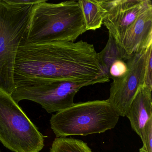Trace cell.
<instances>
[{"instance_id":"5","label":"cell","mask_w":152,"mask_h":152,"mask_svg":"<svg viewBox=\"0 0 152 152\" xmlns=\"http://www.w3.org/2000/svg\"><path fill=\"white\" fill-rule=\"evenodd\" d=\"M44 137L11 95L0 91V142L15 152H39Z\"/></svg>"},{"instance_id":"1","label":"cell","mask_w":152,"mask_h":152,"mask_svg":"<svg viewBox=\"0 0 152 152\" xmlns=\"http://www.w3.org/2000/svg\"><path fill=\"white\" fill-rule=\"evenodd\" d=\"M93 44L54 41L27 44L18 50L14 68L15 88L34 80H61L92 84L110 81Z\"/></svg>"},{"instance_id":"4","label":"cell","mask_w":152,"mask_h":152,"mask_svg":"<svg viewBox=\"0 0 152 152\" xmlns=\"http://www.w3.org/2000/svg\"><path fill=\"white\" fill-rule=\"evenodd\" d=\"M119 117L107 99L96 100L75 103L52 115L50 123L57 138L87 136L114 129Z\"/></svg>"},{"instance_id":"15","label":"cell","mask_w":152,"mask_h":152,"mask_svg":"<svg viewBox=\"0 0 152 152\" xmlns=\"http://www.w3.org/2000/svg\"><path fill=\"white\" fill-rule=\"evenodd\" d=\"M152 44L146 49L144 85L152 89Z\"/></svg>"},{"instance_id":"19","label":"cell","mask_w":152,"mask_h":152,"mask_svg":"<svg viewBox=\"0 0 152 152\" xmlns=\"http://www.w3.org/2000/svg\"><path fill=\"white\" fill-rule=\"evenodd\" d=\"M0 152H1V151H0Z\"/></svg>"},{"instance_id":"17","label":"cell","mask_w":152,"mask_h":152,"mask_svg":"<svg viewBox=\"0 0 152 152\" xmlns=\"http://www.w3.org/2000/svg\"><path fill=\"white\" fill-rule=\"evenodd\" d=\"M9 2L20 5H35L42 2L44 0H8Z\"/></svg>"},{"instance_id":"10","label":"cell","mask_w":152,"mask_h":152,"mask_svg":"<svg viewBox=\"0 0 152 152\" xmlns=\"http://www.w3.org/2000/svg\"><path fill=\"white\" fill-rule=\"evenodd\" d=\"M152 89L143 85L139 88L125 116L132 129L140 136L146 123L152 117Z\"/></svg>"},{"instance_id":"13","label":"cell","mask_w":152,"mask_h":152,"mask_svg":"<svg viewBox=\"0 0 152 152\" xmlns=\"http://www.w3.org/2000/svg\"><path fill=\"white\" fill-rule=\"evenodd\" d=\"M91 150L87 143L73 138H56L50 152H89Z\"/></svg>"},{"instance_id":"14","label":"cell","mask_w":152,"mask_h":152,"mask_svg":"<svg viewBox=\"0 0 152 152\" xmlns=\"http://www.w3.org/2000/svg\"><path fill=\"white\" fill-rule=\"evenodd\" d=\"M140 137L143 145L139 152H152V117L146 123Z\"/></svg>"},{"instance_id":"6","label":"cell","mask_w":152,"mask_h":152,"mask_svg":"<svg viewBox=\"0 0 152 152\" xmlns=\"http://www.w3.org/2000/svg\"><path fill=\"white\" fill-rule=\"evenodd\" d=\"M91 85L61 80H34L16 88L11 96L18 104L22 100H31L40 104L48 113H58L75 104V96L82 88Z\"/></svg>"},{"instance_id":"9","label":"cell","mask_w":152,"mask_h":152,"mask_svg":"<svg viewBox=\"0 0 152 152\" xmlns=\"http://www.w3.org/2000/svg\"><path fill=\"white\" fill-rule=\"evenodd\" d=\"M152 44V2H147L124 35L120 47L124 61Z\"/></svg>"},{"instance_id":"2","label":"cell","mask_w":152,"mask_h":152,"mask_svg":"<svg viewBox=\"0 0 152 152\" xmlns=\"http://www.w3.org/2000/svg\"><path fill=\"white\" fill-rule=\"evenodd\" d=\"M47 1L44 0L33 7L23 42L31 44L54 41L74 42L87 31L78 1L58 3Z\"/></svg>"},{"instance_id":"3","label":"cell","mask_w":152,"mask_h":152,"mask_svg":"<svg viewBox=\"0 0 152 152\" xmlns=\"http://www.w3.org/2000/svg\"><path fill=\"white\" fill-rule=\"evenodd\" d=\"M34 6L0 0V91L9 95L15 89L14 73L17 54L25 39Z\"/></svg>"},{"instance_id":"18","label":"cell","mask_w":152,"mask_h":152,"mask_svg":"<svg viewBox=\"0 0 152 152\" xmlns=\"http://www.w3.org/2000/svg\"><path fill=\"white\" fill-rule=\"evenodd\" d=\"M89 152H92V151H91V150H90Z\"/></svg>"},{"instance_id":"8","label":"cell","mask_w":152,"mask_h":152,"mask_svg":"<svg viewBox=\"0 0 152 152\" xmlns=\"http://www.w3.org/2000/svg\"><path fill=\"white\" fill-rule=\"evenodd\" d=\"M148 0H102L107 12L103 24L120 48L126 32L135 23Z\"/></svg>"},{"instance_id":"11","label":"cell","mask_w":152,"mask_h":152,"mask_svg":"<svg viewBox=\"0 0 152 152\" xmlns=\"http://www.w3.org/2000/svg\"><path fill=\"white\" fill-rule=\"evenodd\" d=\"M78 2L82 12L86 31L99 29L107 12L102 0H80Z\"/></svg>"},{"instance_id":"16","label":"cell","mask_w":152,"mask_h":152,"mask_svg":"<svg viewBox=\"0 0 152 152\" xmlns=\"http://www.w3.org/2000/svg\"><path fill=\"white\" fill-rule=\"evenodd\" d=\"M127 71L128 66L125 61L122 60H116L110 66L109 71V78L113 79L121 77L126 74Z\"/></svg>"},{"instance_id":"7","label":"cell","mask_w":152,"mask_h":152,"mask_svg":"<svg viewBox=\"0 0 152 152\" xmlns=\"http://www.w3.org/2000/svg\"><path fill=\"white\" fill-rule=\"evenodd\" d=\"M146 49L127 59V72L121 77L113 79L111 83L107 100L120 116H125L139 88L144 85Z\"/></svg>"},{"instance_id":"12","label":"cell","mask_w":152,"mask_h":152,"mask_svg":"<svg viewBox=\"0 0 152 152\" xmlns=\"http://www.w3.org/2000/svg\"><path fill=\"white\" fill-rule=\"evenodd\" d=\"M98 57L104 73L108 76L110 66L115 61L118 60L124 61L119 46L110 35L104 49L98 53Z\"/></svg>"}]
</instances>
